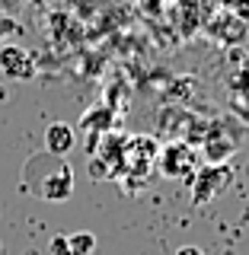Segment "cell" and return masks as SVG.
<instances>
[{"mask_svg": "<svg viewBox=\"0 0 249 255\" xmlns=\"http://www.w3.org/2000/svg\"><path fill=\"white\" fill-rule=\"evenodd\" d=\"M240 143L234 137H227V131H224L221 125H211L208 128V137L202 140V156L208 166H227V159L237 153Z\"/></svg>", "mask_w": 249, "mask_h": 255, "instance_id": "5b68a950", "label": "cell"}, {"mask_svg": "<svg viewBox=\"0 0 249 255\" xmlns=\"http://www.w3.org/2000/svg\"><path fill=\"white\" fill-rule=\"evenodd\" d=\"M48 252H51V255H70V249H67V236H54L51 246H48Z\"/></svg>", "mask_w": 249, "mask_h": 255, "instance_id": "30bf717a", "label": "cell"}, {"mask_svg": "<svg viewBox=\"0 0 249 255\" xmlns=\"http://www.w3.org/2000/svg\"><path fill=\"white\" fill-rule=\"evenodd\" d=\"M26 188H32L42 201H67L74 195V169L67 166V159H54L51 172H38V179Z\"/></svg>", "mask_w": 249, "mask_h": 255, "instance_id": "7a4b0ae2", "label": "cell"}, {"mask_svg": "<svg viewBox=\"0 0 249 255\" xmlns=\"http://www.w3.org/2000/svg\"><path fill=\"white\" fill-rule=\"evenodd\" d=\"M0 74L6 80L29 83V80H35V58L22 45H3L0 48Z\"/></svg>", "mask_w": 249, "mask_h": 255, "instance_id": "277c9868", "label": "cell"}, {"mask_svg": "<svg viewBox=\"0 0 249 255\" xmlns=\"http://www.w3.org/2000/svg\"><path fill=\"white\" fill-rule=\"evenodd\" d=\"M112 125H115V115H112V109L99 106V109H90L83 118H80V128L86 131V153H96V147H99L102 134L112 131Z\"/></svg>", "mask_w": 249, "mask_h": 255, "instance_id": "8992f818", "label": "cell"}, {"mask_svg": "<svg viewBox=\"0 0 249 255\" xmlns=\"http://www.w3.org/2000/svg\"><path fill=\"white\" fill-rule=\"evenodd\" d=\"M230 182H234V169L230 166H208L205 163L202 169H195V175H192V204L205 207L208 201L221 198L230 188Z\"/></svg>", "mask_w": 249, "mask_h": 255, "instance_id": "6da1fadb", "label": "cell"}, {"mask_svg": "<svg viewBox=\"0 0 249 255\" xmlns=\"http://www.w3.org/2000/svg\"><path fill=\"white\" fill-rule=\"evenodd\" d=\"M67 249H70V255H93L96 236L90 233V230H77V233L67 236Z\"/></svg>", "mask_w": 249, "mask_h": 255, "instance_id": "ba28073f", "label": "cell"}, {"mask_svg": "<svg viewBox=\"0 0 249 255\" xmlns=\"http://www.w3.org/2000/svg\"><path fill=\"white\" fill-rule=\"evenodd\" d=\"M160 172L166 175V179H189V175H195V163H198V153L195 147L186 140H173L166 143V147H160Z\"/></svg>", "mask_w": 249, "mask_h": 255, "instance_id": "3957f363", "label": "cell"}, {"mask_svg": "<svg viewBox=\"0 0 249 255\" xmlns=\"http://www.w3.org/2000/svg\"><path fill=\"white\" fill-rule=\"evenodd\" d=\"M176 255H205L202 246H182V249H176Z\"/></svg>", "mask_w": 249, "mask_h": 255, "instance_id": "7c38bea8", "label": "cell"}, {"mask_svg": "<svg viewBox=\"0 0 249 255\" xmlns=\"http://www.w3.org/2000/svg\"><path fill=\"white\" fill-rule=\"evenodd\" d=\"M77 147V128L67 122H51L45 128V153L54 159H67V153Z\"/></svg>", "mask_w": 249, "mask_h": 255, "instance_id": "52a82bcc", "label": "cell"}, {"mask_svg": "<svg viewBox=\"0 0 249 255\" xmlns=\"http://www.w3.org/2000/svg\"><path fill=\"white\" fill-rule=\"evenodd\" d=\"M19 22L13 19V16H0V42H3L6 35H19Z\"/></svg>", "mask_w": 249, "mask_h": 255, "instance_id": "9c48e42d", "label": "cell"}, {"mask_svg": "<svg viewBox=\"0 0 249 255\" xmlns=\"http://www.w3.org/2000/svg\"><path fill=\"white\" fill-rule=\"evenodd\" d=\"M227 10H234L237 16H246L249 19V0H227Z\"/></svg>", "mask_w": 249, "mask_h": 255, "instance_id": "8fae6325", "label": "cell"}]
</instances>
